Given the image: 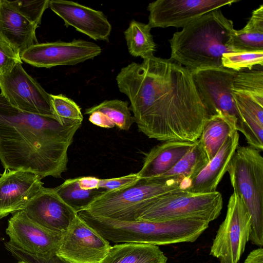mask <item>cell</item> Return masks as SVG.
I'll use <instances>...</instances> for the list:
<instances>
[{"label":"cell","instance_id":"14","mask_svg":"<svg viewBox=\"0 0 263 263\" xmlns=\"http://www.w3.org/2000/svg\"><path fill=\"white\" fill-rule=\"evenodd\" d=\"M32 220L52 231L62 233L77 215L54 188L43 186L22 210Z\"/></svg>","mask_w":263,"mask_h":263},{"label":"cell","instance_id":"36","mask_svg":"<svg viewBox=\"0 0 263 263\" xmlns=\"http://www.w3.org/2000/svg\"><path fill=\"white\" fill-rule=\"evenodd\" d=\"M244 263H263L262 247H259L250 252Z\"/></svg>","mask_w":263,"mask_h":263},{"label":"cell","instance_id":"11","mask_svg":"<svg viewBox=\"0 0 263 263\" xmlns=\"http://www.w3.org/2000/svg\"><path fill=\"white\" fill-rule=\"evenodd\" d=\"M97 44L82 40L37 43L21 54L22 61L36 67L74 65L92 59L101 54Z\"/></svg>","mask_w":263,"mask_h":263},{"label":"cell","instance_id":"19","mask_svg":"<svg viewBox=\"0 0 263 263\" xmlns=\"http://www.w3.org/2000/svg\"><path fill=\"white\" fill-rule=\"evenodd\" d=\"M196 141H166L153 147L146 154L142 168L138 172L140 179L157 177L170 170Z\"/></svg>","mask_w":263,"mask_h":263},{"label":"cell","instance_id":"27","mask_svg":"<svg viewBox=\"0 0 263 263\" xmlns=\"http://www.w3.org/2000/svg\"><path fill=\"white\" fill-rule=\"evenodd\" d=\"M54 190L60 197L77 213L84 210L105 191L102 189H82L79 185L78 178L68 179Z\"/></svg>","mask_w":263,"mask_h":263},{"label":"cell","instance_id":"30","mask_svg":"<svg viewBox=\"0 0 263 263\" xmlns=\"http://www.w3.org/2000/svg\"><path fill=\"white\" fill-rule=\"evenodd\" d=\"M224 67L238 71L244 68L252 70L253 66L263 65V51L224 53L222 57Z\"/></svg>","mask_w":263,"mask_h":263},{"label":"cell","instance_id":"18","mask_svg":"<svg viewBox=\"0 0 263 263\" xmlns=\"http://www.w3.org/2000/svg\"><path fill=\"white\" fill-rule=\"evenodd\" d=\"M239 135L236 130L225 139L215 156L190 183L185 190L193 194L216 191L217 187L227 172L230 161L239 145Z\"/></svg>","mask_w":263,"mask_h":263},{"label":"cell","instance_id":"20","mask_svg":"<svg viewBox=\"0 0 263 263\" xmlns=\"http://www.w3.org/2000/svg\"><path fill=\"white\" fill-rule=\"evenodd\" d=\"M233 93L238 113L236 130L243 134L250 146L262 151L263 105L243 93Z\"/></svg>","mask_w":263,"mask_h":263},{"label":"cell","instance_id":"6","mask_svg":"<svg viewBox=\"0 0 263 263\" xmlns=\"http://www.w3.org/2000/svg\"><path fill=\"white\" fill-rule=\"evenodd\" d=\"M179 189L183 188L178 182L140 179L121 191H104L83 211L94 217L135 221L137 212L148 200Z\"/></svg>","mask_w":263,"mask_h":263},{"label":"cell","instance_id":"15","mask_svg":"<svg viewBox=\"0 0 263 263\" xmlns=\"http://www.w3.org/2000/svg\"><path fill=\"white\" fill-rule=\"evenodd\" d=\"M42 179L29 171L5 170L0 176V219L22 211L44 186Z\"/></svg>","mask_w":263,"mask_h":263},{"label":"cell","instance_id":"10","mask_svg":"<svg viewBox=\"0 0 263 263\" xmlns=\"http://www.w3.org/2000/svg\"><path fill=\"white\" fill-rule=\"evenodd\" d=\"M235 72L223 67L201 69L192 73L195 86L209 117L222 115L237 122L238 113L232 89Z\"/></svg>","mask_w":263,"mask_h":263},{"label":"cell","instance_id":"12","mask_svg":"<svg viewBox=\"0 0 263 263\" xmlns=\"http://www.w3.org/2000/svg\"><path fill=\"white\" fill-rule=\"evenodd\" d=\"M238 0H157L149 3L148 25L153 28L184 27L204 14Z\"/></svg>","mask_w":263,"mask_h":263},{"label":"cell","instance_id":"29","mask_svg":"<svg viewBox=\"0 0 263 263\" xmlns=\"http://www.w3.org/2000/svg\"><path fill=\"white\" fill-rule=\"evenodd\" d=\"M53 115L63 125L82 124L83 117L80 106L62 94L51 95Z\"/></svg>","mask_w":263,"mask_h":263},{"label":"cell","instance_id":"22","mask_svg":"<svg viewBox=\"0 0 263 263\" xmlns=\"http://www.w3.org/2000/svg\"><path fill=\"white\" fill-rule=\"evenodd\" d=\"M209 162L206 153L199 139L181 159L165 173L153 178L160 181H175L182 184L183 189ZM152 179V178H151Z\"/></svg>","mask_w":263,"mask_h":263},{"label":"cell","instance_id":"25","mask_svg":"<svg viewBox=\"0 0 263 263\" xmlns=\"http://www.w3.org/2000/svg\"><path fill=\"white\" fill-rule=\"evenodd\" d=\"M232 43L234 52L263 51V5L253 11L243 28L235 29Z\"/></svg>","mask_w":263,"mask_h":263},{"label":"cell","instance_id":"23","mask_svg":"<svg viewBox=\"0 0 263 263\" xmlns=\"http://www.w3.org/2000/svg\"><path fill=\"white\" fill-rule=\"evenodd\" d=\"M167 259L157 246L121 243L111 246L101 263H167Z\"/></svg>","mask_w":263,"mask_h":263},{"label":"cell","instance_id":"16","mask_svg":"<svg viewBox=\"0 0 263 263\" xmlns=\"http://www.w3.org/2000/svg\"><path fill=\"white\" fill-rule=\"evenodd\" d=\"M49 7L66 27L72 26L94 40H108L111 26L102 12L64 0H49Z\"/></svg>","mask_w":263,"mask_h":263},{"label":"cell","instance_id":"28","mask_svg":"<svg viewBox=\"0 0 263 263\" xmlns=\"http://www.w3.org/2000/svg\"><path fill=\"white\" fill-rule=\"evenodd\" d=\"M233 91L246 95L263 105V71L241 70L236 71L232 87Z\"/></svg>","mask_w":263,"mask_h":263},{"label":"cell","instance_id":"34","mask_svg":"<svg viewBox=\"0 0 263 263\" xmlns=\"http://www.w3.org/2000/svg\"><path fill=\"white\" fill-rule=\"evenodd\" d=\"M5 246L7 250L19 260H23L29 263H69L56 256L46 258L27 253L18 249L8 242H5Z\"/></svg>","mask_w":263,"mask_h":263},{"label":"cell","instance_id":"33","mask_svg":"<svg viewBox=\"0 0 263 263\" xmlns=\"http://www.w3.org/2000/svg\"><path fill=\"white\" fill-rule=\"evenodd\" d=\"M18 63H22L20 55L0 37V76L9 71Z\"/></svg>","mask_w":263,"mask_h":263},{"label":"cell","instance_id":"35","mask_svg":"<svg viewBox=\"0 0 263 263\" xmlns=\"http://www.w3.org/2000/svg\"><path fill=\"white\" fill-rule=\"evenodd\" d=\"M80 187L85 190L99 189L100 179L94 177H79Z\"/></svg>","mask_w":263,"mask_h":263},{"label":"cell","instance_id":"32","mask_svg":"<svg viewBox=\"0 0 263 263\" xmlns=\"http://www.w3.org/2000/svg\"><path fill=\"white\" fill-rule=\"evenodd\" d=\"M140 180L138 173L117 178L100 179L99 189L108 191H121L134 185Z\"/></svg>","mask_w":263,"mask_h":263},{"label":"cell","instance_id":"38","mask_svg":"<svg viewBox=\"0 0 263 263\" xmlns=\"http://www.w3.org/2000/svg\"><path fill=\"white\" fill-rule=\"evenodd\" d=\"M1 174H1V173H0V176H1Z\"/></svg>","mask_w":263,"mask_h":263},{"label":"cell","instance_id":"31","mask_svg":"<svg viewBox=\"0 0 263 263\" xmlns=\"http://www.w3.org/2000/svg\"><path fill=\"white\" fill-rule=\"evenodd\" d=\"M13 5L24 15L30 20L37 27L41 23L45 10L49 7V0L12 1Z\"/></svg>","mask_w":263,"mask_h":263},{"label":"cell","instance_id":"7","mask_svg":"<svg viewBox=\"0 0 263 263\" xmlns=\"http://www.w3.org/2000/svg\"><path fill=\"white\" fill-rule=\"evenodd\" d=\"M251 216L242 199L233 192L224 220L219 226L210 255L220 263H238L249 241Z\"/></svg>","mask_w":263,"mask_h":263},{"label":"cell","instance_id":"3","mask_svg":"<svg viewBox=\"0 0 263 263\" xmlns=\"http://www.w3.org/2000/svg\"><path fill=\"white\" fill-rule=\"evenodd\" d=\"M233 22L220 9L212 11L191 22L168 40L170 60L191 73L199 70L223 67L222 57L234 52L232 39Z\"/></svg>","mask_w":263,"mask_h":263},{"label":"cell","instance_id":"26","mask_svg":"<svg viewBox=\"0 0 263 263\" xmlns=\"http://www.w3.org/2000/svg\"><path fill=\"white\" fill-rule=\"evenodd\" d=\"M151 28L147 24L132 20L124 32L130 54L143 59L153 56L156 44L151 33Z\"/></svg>","mask_w":263,"mask_h":263},{"label":"cell","instance_id":"5","mask_svg":"<svg viewBox=\"0 0 263 263\" xmlns=\"http://www.w3.org/2000/svg\"><path fill=\"white\" fill-rule=\"evenodd\" d=\"M222 196L216 191L193 194L183 189L167 192L148 200L137 212L135 221L162 222L191 218L209 223L219 216Z\"/></svg>","mask_w":263,"mask_h":263},{"label":"cell","instance_id":"1","mask_svg":"<svg viewBox=\"0 0 263 263\" xmlns=\"http://www.w3.org/2000/svg\"><path fill=\"white\" fill-rule=\"evenodd\" d=\"M116 81L139 132L161 141L199 138L209 115L184 67L153 55L123 67Z\"/></svg>","mask_w":263,"mask_h":263},{"label":"cell","instance_id":"9","mask_svg":"<svg viewBox=\"0 0 263 263\" xmlns=\"http://www.w3.org/2000/svg\"><path fill=\"white\" fill-rule=\"evenodd\" d=\"M0 89L12 106L30 113L53 116L51 94L25 71L22 63L0 76Z\"/></svg>","mask_w":263,"mask_h":263},{"label":"cell","instance_id":"24","mask_svg":"<svg viewBox=\"0 0 263 263\" xmlns=\"http://www.w3.org/2000/svg\"><path fill=\"white\" fill-rule=\"evenodd\" d=\"M236 123L235 121L222 115L210 116L206 121L198 139L209 161L215 156L226 138L237 130Z\"/></svg>","mask_w":263,"mask_h":263},{"label":"cell","instance_id":"21","mask_svg":"<svg viewBox=\"0 0 263 263\" xmlns=\"http://www.w3.org/2000/svg\"><path fill=\"white\" fill-rule=\"evenodd\" d=\"M89 115V121L93 124L103 128L117 126L120 129L128 130L135 122L128 103L120 100H105L98 105L85 109Z\"/></svg>","mask_w":263,"mask_h":263},{"label":"cell","instance_id":"17","mask_svg":"<svg viewBox=\"0 0 263 263\" xmlns=\"http://www.w3.org/2000/svg\"><path fill=\"white\" fill-rule=\"evenodd\" d=\"M37 26L21 13L12 1L0 0V37L21 54L37 44Z\"/></svg>","mask_w":263,"mask_h":263},{"label":"cell","instance_id":"4","mask_svg":"<svg viewBox=\"0 0 263 263\" xmlns=\"http://www.w3.org/2000/svg\"><path fill=\"white\" fill-rule=\"evenodd\" d=\"M228 172L234 193L244 202L251 216L249 241L263 246V157L250 146H238L232 156Z\"/></svg>","mask_w":263,"mask_h":263},{"label":"cell","instance_id":"37","mask_svg":"<svg viewBox=\"0 0 263 263\" xmlns=\"http://www.w3.org/2000/svg\"><path fill=\"white\" fill-rule=\"evenodd\" d=\"M17 263H29V262H26V261H24L23 260H19V261Z\"/></svg>","mask_w":263,"mask_h":263},{"label":"cell","instance_id":"8","mask_svg":"<svg viewBox=\"0 0 263 263\" xmlns=\"http://www.w3.org/2000/svg\"><path fill=\"white\" fill-rule=\"evenodd\" d=\"M111 247L77 214L62 232L55 256L69 263H101Z\"/></svg>","mask_w":263,"mask_h":263},{"label":"cell","instance_id":"13","mask_svg":"<svg viewBox=\"0 0 263 263\" xmlns=\"http://www.w3.org/2000/svg\"><path fill=\"white\" fill-rule=\"evenodd\" d=\"M6 233L11 245L27 253L47 258L55 256L62 233L44 228L23 211L11 217Z\"/></svg>","mask_w":263,"mask_h":263},{"label":"cell","instance_id":"2","mask_svg":"<svg viewBox=\"0 0 263 263\" xmlns=\"http://www.w3.org/2000/svg\"><path fill=\"white\" fill-rule=\"evenodd\" d=\"M81 124H61L53 116L21 110L0 93V161L5 170L61 178L68 150Z\"/></svg>","mask_w":263,"mask_h":263}]
</instances>
